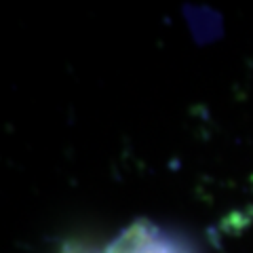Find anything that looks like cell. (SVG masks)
Segmentation results:
<instances>
[{"mask_svg": "<svg viewBox=\"0 0 253 253\" xmlns=\"http://www.w3.org/2000/svg\"><path fill=\"white\" fill-rule=\"evenodd\" d=\"M104 253H194L177 236L148 219H137L106 247Z\"/></svg>", "mask_w": 253, "mask_h": 253, "instance_id": "6da1fadb", "label": "cell"}]
</instances>
